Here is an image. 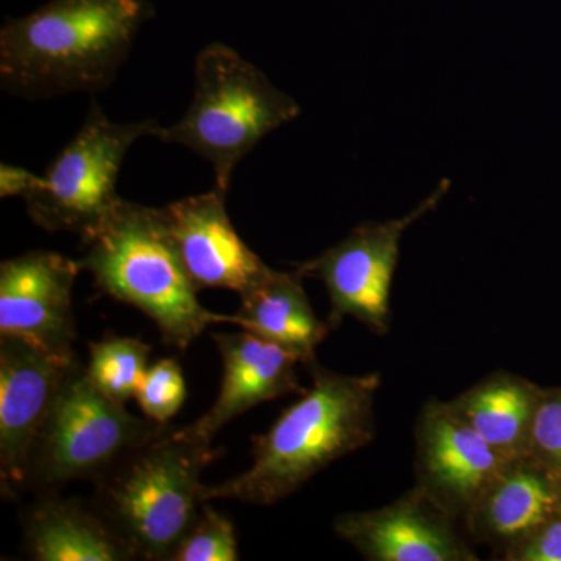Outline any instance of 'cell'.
I'll list each match as a JSON object with an SVG mask.
<instances>
[{
    "mask_svg": "<svg viewBox=\"0 0 561 561\" xmlns=\"http://www.w3.org/2000/svg\"><path fill=\"white\" fill-rule=\"evenodd\" d=\"M311 389L302 391L271 430L251 438L250 468L220 485L205 486L203 501L273 505L286 500L335 460L376 437L379 373L341 375L313 360Z\"/></svg>",
    "mask_w": 561,
    "mask_h": 561,
    "instance_id": "1",
    "label": "cell"
},
{
    "mask_svg": "<svg viewBox=\"0 0 561 561\" xmlns=\"http://www.w3.org/2000/svg\"><path fill=\"white\" fill-rule=\"evenodd\" d=\"M147 0H49L0 31V81L21 98L108 88L130 54Z\"/></svg>",
    "mask_w": 561,
    "mask_h": 561,
    "instance_id": "2",
    "label": "cell"
},
{
    "mask_svg": "<svg viewBox=\"0 0 561 561\" xmlns=\"http://www.w3.org/2000/svg\"><path fill=\"white\" fill-rule=\"evenodd\" d=\"M217 457L190 426L165 424L94 482L92 507L133 559L171 561L205 504L202 474Z\"/></svg>",
    "mask_w": 561,
    "mask_h": 561,
    "instance_id": "3",
    "label": "cell"
},
{
    "mask_svg": "<svg viewBox=\"0 0 561 561\" xmlns=\"http://www.w3.org/2000/svg\"><path fill=\"white\" fill-rule=\"evenodd\" d=\"M83 241L81 271L114 300L139 309L164 345L186 350L219 313L203 308L197 287L184 271L161 209L122 201Z\"/></svg>",
    "mask_w": 561,
    "mask_h": 561,
    "instance_id": "4",
    "label": "cell"
},
{
    "mask_svg": "<svg viewBox=\"0 0 561 561\" xmlns=\"http://www.w3.org/2000/svg\"><path fill=\"white\" fill-rule=\"evenodd\" d=\"M194 72V99L186 114L171 127H158L153 136L205 158L213 165L216 187L227 192L239 162L268 133L297 119L301 110L225 44L205 47Z\"/></svg>",
    "mask_w": 561,
    "mask_h": 561,
    "instance_id": "5",
    "label": "cell"
},
{
    "mask_svg": "<svg viewBox=\"0 0 561 561\" xmlns=\"http://www.w3.org/2000/svg\"><path fill=\"white\" fill-rule=\"evenodd\" d=\"M162 426L110 400L76 362L33 448L27 489L49 493L70 482L99 481Z\"/></svg>",
    "mask_w": 561,
    "mask_h": 561,
    "instance_id": "6",
    "label": "cell"
},
{
    "mask_svg": "<svg viewBox=\"0 0 561 561\" xmlns=\"http://www.w3.org/2000/svg\"><path fill=\"white\" fill-rule=\"evenodd\" d=\"M160 127L154 119L116 124L98 103L79 133L43 176L39 190L24 198L28 216L46 231H70L87 238L117 209V179L125 154L142 136Z\"/></svg>",
    "mask_w": 561,
    "mask_h": 561,
    "instance_id": "7",
    "label": "cell"
},
{
    "mask_svg": "<svg viewBox=\"0 0 561 561\" xmlns=\"http://www.w3.org/2000/svg\"><path fill=\"white\" fill-rule=\"evenodd\" d=\"M451 181L442 180L430 197L400 219L364 221L337 245L295 265L302 278L320 279L330 298L328 324L337 330L346 317L375 334L390 330V290L400 260L401 239L409 227L437 208Z\"/></svg>",
    "mask_w": 561,
    "mask_h": 561,
    "instance_id": "8",
    "label": "cell"
},
{
    "mask_svg": "<svg viewBox=\"0 0 561 561\" xmlns=\"http://www.w3.org/2000/svg\"><path fill=\"white\" fill-rule=\"evenodd\" d=\"M79 261L28 251L0 265V337H16L58 359L76 360L72 290Z\"/></svg>",
    "mask_w": 561,
    "mask_h": 561,
    "instance_id": "9",
    "label": "cell"
},
{
    "mask_svg": "<svg viewBox=\"0 0 561 561\" xmlns=\"http://www.w3.org/2000/svg\"><path fill=\"white\" fill-rule=\"evenodd\" d=\"M76 362L0 337V486L7 500L27 489L33 448Z\"/></svg>",
    "mask_w": 561,
    "mask_h": 561,
    "instance_id": "10",
    "label": "cell"
},
{
    "mask_svg": "<svg viewBox=\"0 0 561 561\" xmlns=\"http://www.w3.org/2000/svg\"><path fill=\"white\" fill-rule=\"evenodd\" d=\"M415 443L416 489L461 524L508 461L438 400L421 409Z\"/></svg>",
    "mask_w": 561,
    "mask_h": 561,
    "instance_id": "11",
    "label": "cell"
},
{
    "mask_svg": "<svg viewBox=\"0 0 561 561\" xmlns=\"http://www.w3.org/2000/svg\"><path fill=\"white\" fill-rule=\"evenodd\" d=\"M335 534L370 561H478L457 522L415 485L386 507L345 513Z\"/></svg>",
    "mask_w": 561,
    "mask_h": 561,
    "instance_id": "12",
    "label": "cell"
},
{
    "mask_svg": "<svg viewBox=\"0 0 561 561\" xmlns=\"http://www.w3.org/2000/svg\"><path fill=\"white\" fill-rule=\"evenodd\" d=\"M219 187L161 208L184 271L198 290L206 287L245 294L272 268L247 245L228 217Z\"/></svg>",
    "mask_w": 561,
    "mask_h": 561,
    "instance_id": "13",
    "label": "cell"
},
{
    "mask_svg": "<svg viewBox=\"0 0 561 561\" xmlns=\"http://www.w3.org/2000/svg\"><path fill=\"white\" fill-rule=\"evenodd\" d=\"M213 341L224 364L219 394L209 411L190 424L203 440L213 443L231 420L262 402L305 391L297 376V365L305 359L295 351L245 330L213 334Z\"/></svg>",
    "mask_w": 561,
    "mask_h": 561,
    "instance_id": "14",
    "label": "cell"
},
{
    "mask_svg": "<svg viewBox=\"0 0 561 561\" xmlns=\"http://www.w3.org/2000/svg\"><path fill=\"white\" fill-rule=\"evenodd\" d=\"M560 474L530 456L508 460L463 523L497 553L560 512Z\"/></svg>",
    "mask_w": 561,
    "mask_h": 561,
    "instance_id": "15",
    "label": "cell"
},
{
    "mask_svg": "<svg viewBox=\"0 0 561 561\" xmlns=\"http://www.w3.org/2000/svg\"><path fill=\"white\" fill-rule=\"evenodd\" d=\"M24 546L36 561L135 560L94 507L41 493L22 519Z\"/></svg>",
    "mask_w": 561,
    "mask_h": 561,
    "instance_id": "16",
    "label": "cell"
},
{
    "mask_svg": "<svg viewBox=\"0 0 561 561\" xmlns=\"http://www.w3.org/2000/svg\"><path fill=\"white\" fill-rule=\"evenodd\" d=\"M297 271H271L256 286L241 297V308L232 316L219 313V323H231L253 332L265 341L295 351L305 367L317 360L316 350L330 334L328 321L313 312L308 294Z\"/></svg>",
    "mask_w": 561,
    "mask_h": 561,
    "instance_id": "17",
    "label": "cell"
},
{
    "mask_svg": "<svg viewBox=\"0 0 561 561\" xmlns=\"http://www.w3.org/2000/svg\"><path fill=\"white\" fill-rule=\"evenodd\" d=\"M540 386L508 371H494L446 402L449 411L489 443L494 451L513 460L527 456Z\"/></svg>",
    "mask_w": 561,
    "mask_h": 561,
    "instance_id": "18",
    "label": "cell"
},
{
    "mask_svg": "<svg viewBox=\"0 0 561 561\" xmlns=\"http://www.w3.org/2000/svg\"><path fill=\"white\" fill-rule=\"evenodd\" d=\"M87 373L110 400L125 404L136 398L149 368L150 346L133 337L108 334L91 342Z\"/></svg>",
    "mask_w": 561,
    "mask_h": 561,
    "instance_id": "19",
    "label": "cell"
},
{
    "mask_svg": "<svg viewBox=\"0 0 561 561\" xmlns=\"http://www.w3.org/2000/svg\"><path fill=\"white\" fill-rule=\"evenodd\" d=\"M239 560L234 524L209 502L202 505L171 561H236Z\"/></svg>",
    "mask_w": 561,
    "mask_h": 561,
    "instance_id": "20",
    "label": "cell"
},
{
    "mask_svg": "<svg viewBox=\"0 0 561 561\" xmlns=\"http://www.w3.org/2000/svg\"><path fill=\"white\" fill-rule=\"evenodd\" d=\"M186 393V382L179 362L161 359L147 368L136 400L147 419L169 424L183 408Z\"/></svg>",
    "mask_w": 561,
    "mask_h": 561,
    "instance_id": "21",
    "label": "cell"
},
{
    "mask_svg": "<svg viewBox=\"0 0 561 561\" xmlns=\"http://www.w3.org/2000/svg\"><path fill=\"white\" fill-rule=\"evenodd\" d=\"M527 456L561 471V387L542 390L531 423Z\"/></svg>",
    "mask_w": 561,
    "mask_h": 561,
    "instance_id": "22",
    "label": "cell"
},
{
    "mask_svg": "<svg viewBox=\"0 0 561 561\" xmlns=\"http://www.w3.org/2000/svg\"><path fill=\"white\" fill-rule=\"evenodd\" d=\"M504 561H561V512L500 553Z\"/></svg>",
    "mask_w": 561,
    "mask_h": 561,
    "instance_id": "23",
    "label": "cell"
},
{
    "mask_svg": "<svg viewBox=\"0 0 561 561\" xmlns=\"http://www.w3.org/2000/svg\"><path fill=\"white\" fill-rule=\"evenodd\" d=\"M43 176L21 168V165L2 164L0 165V197H20L25 198L32 192L39 190L43 184Z\"/></svg>",
    "mask_w": 561,
    "mask_h": 561,
    "instance_id": "24",
    "label": "cell"
},
{
    "mask_svg": "<svg viewBox=\"0 0 561 561\" xmlns=\"http://www.w3.org/2000/svg\"><path fill=\"white\" fill-rule=\"evenodd\" d=\"M560 512H561V474H560Z\"/></svg>",
    "mask_w": 561,
    "mask_h": 561,
    "instance_id": "25",
    "label": "cell"
}]
</instances>
